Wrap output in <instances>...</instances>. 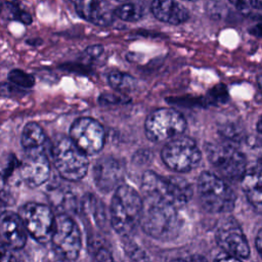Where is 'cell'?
<instances>
[{
  "label": "cell",
  "mask_w": 262,
  "mask_h": 262,
  "mask_svg": "<svg viewBox=\"0 0 262 262\" xmlns=\"http://www.w3.org/2000/svg\"><path fill=\"white\" fill-rule=\"evenodd\" d=\"M139 225L146 234L164 242L178 235L181 221L175 206L159 198L145 196Z\"/></svg>",
  "instance_id": "6da1fadb"
},
{
  "label": "cell",
  "mask_w": 262,
  "mask_h": 262,
  "mask_svg": "<svg viewBox=\"0 0 262 262\" xmlns=\"http://www.w3.org/2000/svg\"><path fill=\"white\" fill-rule=\"evenodd\" d=\"M142 199L135 188L128 184L120 185L111 202V223L123 237H129L139 225Z\"/></svg>",
  "instance_id": "7a4b0ae2"
},
{
  "label": "cell",
  "mask_w": 262,
  "mask_h": 262,
  "mask_svg": "<svg viewBox=\"0 0 262 262\" xmlns=\"http://www.w3.org/2000/svg\"><path fill=\"white\" fill-rule=\"evenodd\" d=\"M141 189L145 196L159 198L175 207L188 203L193 194L192 186L185 178L176 175L162 176L154 171L143 173Z\"/></svg>",
  "instance_id": "3957f363"
},
{
  "label": "cell",
  "mask_w": 262,
  "mask_h": 262,
  "mask_svg": "<svg viewBox=\"0 0 262 262\" xmlns=\"http://www.w3.org/2000/svg\"><path fill=\"white\" fill-rule=\"evenodd\" d=\"M198 192L203 208L213 214L228 213L236 202L234 190L214 172L204 171L198 179Z\"/></svg>",
  "instance_id": "277c9868"
},
{
  "label": "cell",
  "mask_w": 262,
  "mask_h": 262,
  "mask_svg": "<svg viewBox=\"0 0 262 262\" xmlns=\"http://www.w3.org/2000/svg\"><path fill=\"white\" fill-rule=\"evenodd\" d=\"M205 151L217 176L230 181L241 180L247 170V161L237 147L230 142L215 141L207 142Z\"/></svg>",
  "instance_id": "5b68a950"
},
{
  "label": "cell",
  "mask_w": 262,
  "mask_h": 262,
  "mask_svg": "<svg viewBox=\"0 0 262 262\" xmlns=\"http://www.w3.org/2000/svg\"><path fill=\"white\" fill-rule=\"evenodd\" d=\"M51 156L55 169L60 177L68 181L83 179L89 168V161L69 137H60L51 147Z\"/></svg>",
  "instance_id": "8992f818"
},
{
  "label": "cell",
  "mask_w": 262,
  "mask_h": 262,
  "mask_svg": "<svg viewBox=\"0 0 262 262\" xmlns=\"http://www.w3.org/2000/svg\"><path fill=\"white\" fill-rule=\"evenodd\" d=\"M54 253L64 261L78 258L82 248L81 231L76 221L68 214L54 217V225L50 238Z\"/></svg>",
  "instance_id": "52a82bcc"
},
{
  "label": "cell",
  "mask_w": 262,
  "mask_h": 262,
  "mask_svg": "<svg viewBox=\"0 0 262 262\" xmlns=\"http://www.w3.org/2000/svg\"><path fill=\"white\" fill-rule=\"evenodd\" d=\"M186 129L185 118L172 107H161L148 115L144 123L147 139L162 142L180 136Z\"/></svg>",
  "instance_id": "ba28073f"
},
{
  "label": "cell",
  "mask_w": 262,
  "mask_h": 262,
  "mask_svg": "<svg viewBox=\"0 0 262 262\" xmlns=\"http://www.w3.org/2000/svg\"><path fill=\"white\" fill-rule=\"evenodd\" d=\"M161 157L169 169L186 173L198 167L202 160V152L193 139L187 136H178L165 144Z\"/></svg>",
  "instance_id": "9c48e42d"
},
{
  "label": "cell",
  "mask_w": 262,
  "mask_h": 262,
  "mask_svg": "<svg viewBox=\"0 0 262 262\" xmlns=\"http://www.w3.org/2000/svg\"><path fill=\"white\" fill-rule=\"evenodd\" d=\"M17 215L27 233L35 241L42 244L50 241L54 225V216L48 206L39 203H27L19 209Z\"/></svg>",
  "instance_id": "30bf717a"
},
{
  "label": "cell",
  "mask_w": 262,
  "mask_h": 262,
  "mask_svg": "<svg viewBox=\"0 0 262 262\" xmlns=\"http://www.w3.org/2000/svg\"><path fill=\"white\" fill-rule=\"evenodd\" d=\"M70 139L83 154L93 156L102 149L105 131L98 121L89 117H82L72 124Z\"/></svg>",
  "instance_id": "8fae6325"
},
{
  "label": "cell",
  "mask_w": 262,
  "mask_h": 262,
  "mask_svg": "<svg viewBox=\"0 0 262 262\" xmlns=\"http://www.w3.org/2000/svg\"><path fill=\"white\" fill-rule=\"evenodd\" d=\"M215 238L223 253L238 259H246L250 255L247 237L233 217H225L217 226Z\"/></svg>",
  "instance_id": "7c38bea8"
},
{
  "label": "cell",
  "mask_w": 262,
  "mask_h": 262,
  "mask_svg": "<svg viewBox=\"0 0 262 262\" xmlns=\"http://www.w3.org/2000/svg\"><path fill=\"white\" fill-rule=\"evenodd\" d=\"M19 174L25 184L31 188L44 184L50 176V163L43 148L27 151L20 163Z\"/></svg>",
  "instance_id": "4fadbf2b"
},
{
  "label": "cell",
  "mask_w": 262,
  "mask_h": 262,
  "mask_svg": "<svg viewBox=\"0 0 262 262\" xmlns=\"http://www.w3.org/2000/svg\"><path fill=\"white\" fill-rule=\"evenodd\" d=\"M92 172L96 187L102 192H110L122 185L125 166L119 159L106 156L95 162Z\"/></svg>",
  "instance_id": "5bb4252c"
},
{
  "label": "cell",
  "mask_w": 262,
  "mask_h": 262,
  "mask_svg": "<svg viewBox=\"0 0 262 262\" xmlns=\"http://www.w3.org/2000/svg\"><path fill=\"white\" fill-rule=\"evenodd\" d=\"M27 231L16 213L4 212L0 216V243L1 245L17 251L27 243Z\"/></svg>",
  "instance_id": "9a60e30c"
},
{
  "label": "cell",
  "mask_w": 262,
  "mask_h": 262,
  "mask_svg": "<svg viewBox=\"0 0 262 262\" xmlns=\"http://www.w3.org/2000/svg\"><path fill=\"white\" fill-rule=\"evenodd\" d=\"M77 13L87 21L96 26H110L115 15L110 3L104 1H76L74 2Z\"/></svg>",
  "instance_id": "2e32d148"
},
{
  "label": "cell",
  "mask_w": 262,
  "mask_h": 262,
  "mask_svg": "<svg viewBox=\"0 0 262 262\" xmlns=\"http://www.w3.org/2000/svg\"><path fill=\"white\" fill-rule=\"evenodd\" d=\"M261 164L260 162L246 170L243 177L241 178L242 189L250 203L257 213L262 211V193H261Z\"/></svg>",
  "instance_id": "e0dca14e"
},
{
  "label": "cell",
  "mask_w": 262,
  "mask_h": 262,
  "mask_svg": "<svg viewBox=\"0 0 262 262\" xmlns=\"http://www.w3.org/2000/svg\"><path fill=\"white\" fill-rule=\"evenodd\" d=\"M150 11L156 18L170 25H180L189 17L187 9L176 1H154Z\"/></svg>",
  "instance_id": "ac0fdd59"
},
{
  "label": "cell",
  "mask_w": 262,
  "mask_h": 262,
  "mask_svg": "<svg viewBox=\"0 0 262 262\" xmlns=\"http://www.w3.org/2000/svg\"><path fill=\"white\" fill-rule=\"evenodd\" d=\"M48 200L52 206L59 211V214L74 212L79 206L73 189L61 183L48 186Z\"/></svg>",
  "instance_id": "d6986e66"
},
{
  "label": "cell",
  "mask_w": 262,
  "mask_h": 262,
  "mask_svg": "<svg viewBox=\"0 0 262 262\" xmlns=\"http://www.w3.org/2000/svg\"><path fill=\"white\" fill-rule=\"evenodd\" d=\"M45 142L46 135L39 124L30 122L24 127L20 136V143L27 151L43 148Z\"/></svg>",
  "instance_id": "ffe728a7"
},
{
  "label": "cell",
  "mask_w": 262,
  "mask_h": 262,
  "mask_svg": "<svg viewBox=\"0 0 262 262\" xmlns=\"http://www.w3.org/2000/svg\"><path fill=\"white\" fill-rule=\"evenodd\" d=\"M89 253L93 262H113L112 252L106 243L96 237L89 242Z\"/></svg>",
  "instance_id": "44dd1931"
},
{
  "label": "cell",
  "mask_w": 262,
  "mask_h": 262,
  "mask_svg": "<svg viewBox=\"0 0 262 262\" xmlns=\"http://www.w3.org/2000/svg\"><path fill=\"white\" fill-rule=\"evenodd\" d=\"M114 15L125 21H137L143 16V8L137 3H124L114 8Z\"/></svg>",
  "instance_id": "7402d4cb"
},
{
  "label": "cell",
  "mask_w": 262,
  "mask_h": 262,
  "mask_svg": "<svg viewBox=\"0 0 262 262\" xmlns=\"http://www.w3.org/2000/svg\"><path fill=\"white\" fill-rule=\"evenodd\" d=\"M108 84L118 91H130L134 88L136 81L128 74L113 71L107 76Z\"/></svg>",
  "instance_id": "603a6c76"
},
{
  "label": "cell",
  "mask_w": 262,
  "mask_h": 262,
  "mask_svg": "<svg viewBox=\"0 0 262 262\" xmlns=\"http://www.w3.org/2000/svg\"><path fill=\"white\" fill-rule=\"evenodd\" d=\"M230 3L241 14L247 17L259 18L261 16L262 4L260 1H231Z\"/></svg>",
  "instance_id": "cb8c5ba5"
},
{
  "label": "cell",
  "mask_w": 262,
  "mask_h": 262,
  "mask_svg": "<svg viewBox=\"0 0 262 262\" xmlns=\"http://www.w3.org/2000/svg\"><path fill=\"white\" fill-rule=\"evenodd\" d=\"M8 81L9 83L21 88L29 89L35 85V78L33 75L28 74L19 69H13L8 73Z\"/></svg>",
  "instance_id": "d4e9b609"
},
{
  "label": "cell",
  "mask_w": 262,
  "mask_h": 262,
  "mask_svg": "<svg viewBox=\"0 0 262 262\" xmlns=\"http://www.w3.org/2000/svg\"><path fill=\"white\" fill-rule=\"evenodd\" d=\"M220 134L225 138V141L237 142L244 137L243 129L236 123H226L220 127Z\"/></svg>",
  "instance_id": "484cf974"
},
{
  "label": "cell",
  "mask_w": 262,
  "mask_h": 262,
  "mask_svg": "<svg viewBox=\"0 0 262 262\" xmlns=\"http://www.w3.org/2000/svg\"><path fill=\"white\" fill-rule=\"evenodd\" d=\"M125 253L130 262H149L148 256L133 242H127L124 246Z\"/></svg>",
  "instance_id": "4316f807"
},
{
  "label": "cell",
  "mask_w": 262,
  "mask_h": 262,
  "mask_svg": "<svg viewBox=\"0 0 262 262\" xmlns=\"http://www.w3.org/2000/svg\"><path fill=\"white\" fill-rule=\"evenodd\" d=\"M8 6V10L10 12L11 18L17 21L23 23L24 25H30L32 23V16L29 12L21 9L19 7L18 2H6L5 3Z\"/></svg>",
  "instance_id": "83f0119b"
},
{
  "label": "cell",
  "mask_w": 262,
  "mask_h": 262,
  "mask_svg": "<svg viewBox=\"0 0 262 262\" xmlns=\"http://www.w3.org/2000/svg\"><path fill=\"white\" fill-rule=\"evenodd\" d=\"M27 91L21 89L9 82L0 83V97L6 98H14V97H23Z\"/></svg>",
  "instance_id": "f1b7e54d"
},
{
  "label": "cell",
  "mask_w": 262,
  "mask_h": 262,
  "mask_svg": "<svg viewBox=\"0 0 262 262\" xmlns=\"http://www.w3.org/2000/svg\"><path fill=\"white\" fill-rule=\"evenodd\" d=\"M0 262H19L14 251L0 244Z\"/></svg>",
  "instance_id": "f546056e"
},
{
  "label": "cell",
  "mask_w": 262,
  "mask_h": 262,
  "mask_svg": "<svg viewBox=\"0 0 262 262\" xmlns=\"http://www.w3.org/2000/svg\"><path fill=\"white\" fill-rule=\"evenodd\" d=\"M170 262H208V261L204 256L193 254V255H189L186 257H180V258L173 259Z\"/></svg>",
  "instance_id": "4dcf8cb0"
},
{
  "label": "cell",
  "mask_w": 262,
  "mask_h": 262,
  "mask_svg": "<svg viewBox=\"0 0 262 262\" xmlns=\"http://www.w3.org/2000/svg\"><path fill=\"white\" fill-rule=\"evenodd\" d=\"M102 52H103V47L100 46V45H93V46H90L86 49V53L91 58L99 57Z\"/></svg>",
  "instance_id": "1f68e13d"
},
{
  "label": "cell",
  "mask_w": 262,
  "mask_h": 262,
  "mask_svg": "<svg viewBox=\"0 0 262 262\" xmlns=\"http://www.w3.org/2000/svg\"><path fill=\"white\" fill-rule=\"evenodd\" d=\"M214 262H243L242 259H238L236 257H233V256H230L228 254H225V253H221L219 254Z\"/></svg>",
  "instance_id": "d6a6232c"
},
{
  "label": "cell",
  "mask_w": 262,
  "mask_h": 262,
  "mask_svg": "<svg viewBox=\"0 0 262 262\" xmlns=\"http://www.w3.org/2000/svg\"><path fill=\"white\" fill-rule=\"evenodd\" d=\"M255 244H256V249H257V252L258 254L260 255L261 254V249H262V238H261V229L258 230L257 234H256V238H255Z\"/></svg>",
  "instance_id": "836d02e7"
},
{
  "label": "cell",
  "mask_w": 262,
  "mask_h": 262,
  "mask_svg": "<svg viewBox=\"0 0 262 262\" xmlns=\"http://www.w3.org/2000/svg\"><path fill=\"white\" fill-rule=\"evenodd\" d=\"M261 119L259 118V120H258V122H257V132H258V134H261Z\"/></svg>",
  "instance_id": "e575fe53"
},
{
  "label": "cell",
  "mask_w": 262,
  "mask_h": 262,
  "mask_svg": "<svg viewBox=\"0 0 262 262\" xmlns=\"http://www.w3.org/2000/svg\"><path fill=\"white\" fill-rule=\"evenodd\" d=\"M2 8H3V4L0 3V13H1V11H2Z\"/></svg>",
  "instance_id": "d590c367"
}]
</instances>
